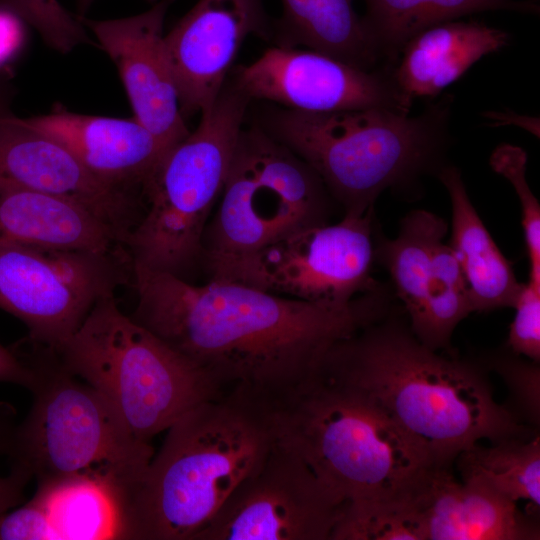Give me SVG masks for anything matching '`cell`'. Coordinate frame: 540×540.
<instances>
[{"mask_svg":"<svg viewBox=\"0 0 540 540\" xmlns=\"http://www.w3.org/2000/svg\"><path fill=\"white\" fill-rule=\"evenodd\" d=\"M137 304L130 316L205 371L224 393L273 403L310 378L338 340L376 319L379 294L335 307L238 282L195 285L132 267Z\"/></svg>","mask_w":540,"mask_h":540,"instance_id":"cell-1","label":"cell"},{"mask_svg":"<svg viewBox=\"0 0 540 540\" xmlns=\"http://www.w3.org/2000/svg\"><path fill=\"white\" fill-rule=\"evenodd\" d=\"M314 373L366 395L439 468L480 440L532 430L495 400L482 366L440 355L387 311L335 342Z\"/></svg>","mask_w":540,"mask_h":540,"instance_id":"cell-2","label":"cell"},{"mask_svg":"<svg viewBox=\"0 0 540 540\" xmlns=\"http://www.w3.org/2000/svg\"><path fill=\"white\" fill-rule=\"evenodd\" d=\"M123 501L125 539L194 540L275 441L269 404L231 391L168 429Z\"/></svg>","mask_w":540,"mask_h":540,"instance_id":"cell-3","label":"cell"},{"mask_svg":"<svg viewBox=\"0 0 540 540\" xmlns=\"http://www.w3.org/2000/svg\"><path fill=\"white\" fill-rule=\"evenodd\" d=\"M269 408L276 440L343 504L410 503L439 468L366 395L321 374Z\"/></svg>","mask_w":540,"mask_h":540,"instance_id":"cell-4","label":"cell"},{"mask_svg":"<svg viewBox=\"0 0 540 540\" xmlns=\"http://www.w3.org/2000/svg\"><path fill=\"white\" fill-rule=\"evenodd\" d=\"M452 96L416 116L384 109L327 113L269 110L261 127L303 160L345 214L373 211L388 188L435 172L448 144Z\"/></svg>","mask_w":540,"mask_h":540,"instance_id":"cell-5","label":"cell"},{"mask_svg":"<svg viewBox=\"0 0 540 540\" xmlns=\"http://www.w3.org/2000/svg\"><path fill=\"white\" fill-rule=\"evenodd\" d=\"M34 401L18 425L0 424V451L12 470L40 482L90 477L122 499L141 480L152 458L150 442L135 437L88 383L63 369L51 350L30 346Z\"/></svg>","mask_w":540,"mask_h":540,"instance_id":"cell-6","label":"cell"},{"mask_svg":"<svg viewBox=\"0 0 540 540\" xmlns=\"http://www.w3.org/2000/svg\"><path fill=\"white\" fill-rule=\"evenodd\" d=\"M51 351L145 442L191 409L225 394L195 363L125 315L115 295L99 299L78 330Z\"/></svg>","mask_w":540,"mask_h":540,"instance_id":"cell-7","label":"cell"},{"mask_svg":"<svg viewBox=\"0 0 540 540\" xmlns=\"http://www.w3.org/2000/svg\"><path fill=\"white\" fill-rule=\"evenodd\" d=\"M247 98L227 79L194 131L171 146L142 186L144 213L124 246L132 267L188 280L243 128Z\"/></svg>","mask_w":540,"mask_h":540,"instance_id":"cell-8","label":"cell"},{"mask_svg":"<svg viewBox=\"0 0 540 540\" xmlns=\"http://www.w3.org/2000/svg\"><path fill=\"white\" fill-rule=\"evenodd\" d=\"M331 199L303 160L259 125L243 127L203 234L201 266L207 270L328 223Z\"/></svg>","mask_w":540,"mask_h":540,"instance_id":"cell-9","label":"cell"},{"mask_svg":"<svg viewBox=\"0 0 540 540\" xmlns=\"http://www.w3.org/2000/svg\"><path fill=\"white\" fill-rule=\"evenodd\" d=\"M373 211L344 214L336 224L308 227L206 270L209 279L238 282L272 294L344 307L378 288Z\"/></svg>","mask_w":540,"mask_h":540,"instance_id":"cell-10","label":"cell"},{"mask_svg":"<svg viewBox=\"0 0 540 540\" xmlns=\"http://www.w3.org/2000/svg\"><path fill=\"white\" fill-rule=\"evenodd\" d=\"M132 280L128 252L0 244V309L22 321L28 340L59 348L102 297Z\"/></svg>","mask_w":540,"mask_h":540,"instance_id":"cell-11","label":"cell"},{"mask_svg":"<svg viewBox=\"0 0 540 540\" xmlns=\"http://www.w3.org/2000/svg\"><path fill=\"white\" fill-rule=\"evenodd\" d=\"M343 503L276 440L194 540H330Z\"/></svg>","mask_w":540,"mask_h":540,"instance_id":"cell-12","label":"cell"},{"mask_svg":"<svg viewBox=\"0 0 540 540\" xmlns=\"http://www.w3.org/2000/svg\"><path fill=\"white\" fill-rule=\"evenodd\" d=\"M392 67L363 69L315 50L277 45L238 67L232 81L250 100L296 111L384 109L409 114L413 102L398 88Z\"/></svg>","mask_w":540,"mask_h":540,"instance_id":"cell-13","label":"cell"},{"mask_svg":"<svg viewBox=\"0 0 540 540\" xmlns=\"http://www.w3.org/2000/svg\"><path fill=\"white\" fill-rule=\"evenodd\" d=\"M272 29L264 0H198L164 35L182 116L208 110L244 40Z\"/></svg>","mask_w":540,"mask_h":540,"instance_id":"cell-14","label":"cell"},{"mask_svg":"<svg viewBox=\"0 0 540 540\" xmlns=\"http://www.w3.org/2000/svg\"><path fill=\"white\" fill-rule=\"evenodd\" d=\"M0 183L60 197L84 207L122 239L144 213L142 196L94 176L54 139L0 114Z\"/></svg>","mask_w":540,"mask_h":540,"instance_id":"cell-15","label":"cell"},{"mask_svg":"<svg viewBox=\"0 0 540 540\" xmlns=\"http://www.w3.org/2000/svg\"><path fill=\"white\" fill-rule=\"evenodd\" d=\"M174 0L140 14L109 20L78 16L118 69L136 118L168 147L189 134L181 114L163 26Z\"/></svg>","mask_w":540,"mask_h":540,"instance_id":"cell-16","label":"cell"},{"mask_svg":"<svg viewBox=\"0 0 540 540\" xmlns=\"http://www.w3.org/2000/svg\"><path fill=\"white\" fill-rule=\"evenodd\" d=\"M20 121L59 142L100 180L140 195L144 182L170 148L134 117L85 115L59 107Z\"/></svg>","mask_w":540,"mask_h":540,"instance_id":"cell-17","label":"cell"},{"mask_svg":"<svg viewBox=\"0 0 540 540\" xmlns=\"http://www.w3.org/2000/svg\"><path fill=\"white\" fill-rule=\"evenodd\" d=\"M422 540H535L539 527L517 503L438 468L413 501Z\"/></svg>","mask_w":540,"mask_h":540,"instance_id":"cell-18","label":"cell"},{"mask_svg":"<svg viewBox=\"0 0 540 540\" xmlns=\"http://www.w3.org/2000/svg\"><path fill=\"white\" fill-rule=\"evenodd\" d=\"M511 35L476 20H451L410 38L392 67L400 91L413 102L434 99L486 55L508 46Z\"/></svg>","mask_w":540,"mask_h":540,"instance_id":"cell-19","label":"cell"},{"mask_svg":"<svg viewBox=\"0 0 540 540\" xmlns=\"http://www.w3.org/2000/svg\"><path fill=\"white\" fill-rule=\"evenodd\" d=\"M0 244L126 252L117 233L79 204L5 183H0Z\"/></svg>","mask_w":540,"mask_h":540,"instance_id":"cell-20","label":"cell"},{"mask_svg":"<svg viewBox=\"0 0 540 540\" xmlns=\"http://www.w3.org/2000/svg\"><path fill=\"white\" fill-rule=\"evenodd\" d=\"M438 177L452 206L451 248L461 267L472 312L513 307L523 283L516 279L471 203L460 170L442 165Z\"/></svg>","mask_w":540,"mask_h":540,"instance_id":"cell-21","label":"cell"},{"mask_svg":"<svg viewBox=\"0 0 540 540\" xmlns=\"http://www.w3.org/2000/svg\"><path fill=\"white\" fill-rule=\"evenodd\" d=\"M355 0H281L279 46L302 45L363 69L386 66L354 8Z\"/></svg>","mask_w":540,"mask_h":540,"instance_id":"cell-22","label":"cell"},{"mask_svg":"<svg viewBox=\"0 0 540 540\" xmlns=\"http://www.w3.org/2000/svg\"><path fill=\"white\" fill-rule=\"evenodd\" d=\"M364 27L384 64L394 66L405 43L439 23L485 11L538 14L532 0H364Z\"/></svg>","mask_w":540,"mask_h":540,"instance_id":"cell-23","label":"cell"},{"mask_svg":"<svg viewBox=\"0 0 540 540\" xmlns=\"http://www.w3.org/2000/svg\"><path fill=\"white\" fill-rule=\"evenodd\" d=\"M38 484L33 498L46 512L57 539H125L123 499L113 487L81 476Z\"/></svg>","mask_w":540,"mask_h":540,"instance_id":"cell-24","label":"cell"},{"mask_svg":"<svg viewBox=\"0 0 540 540\" xmlns=\"http://www.w3.org/2000/svg\"><path fill=\"white\" fill-rule=\"evenodd\" d=\"M463 481L479 482L517 503L540 507V438L509 437L489 446L477 443L456 458Z\"/></svg>","mask_w":540,"mask_h":540,"instance_id":"cell-25","label":"cell"},{"mask_svg":"<svg viewBox=\"0 0 540 540\" xmlns=\"http://www.w3.org/2000/svg\"><path fill=\"white\" fill-rule=\"evenodd\" d=\"M446 233L447 225L442 218L425 210H414L403 218L394 239H383L374 247L375 258L389 272L409 318L419 307L436 249Z\"/></svg>","mask_w":540,"mask_h":540,"instance_id":"cell-26","label":"cell"},{"mask_svg":"<svg viewBox=\"0 0 540 540\" xmlns=\"http://www.w3.org/2000/svg\"><path fill=\"white\" fill-rule=\"evenodd\" d=\"M472 312L468 288L450 245L436 249L425 290L409 327L432 350L449 347L454 329Z\"/></svg>","mask_w":540,"mask_h":540,"instance_id":"cell-27","label":"cell"},{"mask_svg":"<svg viewBox=\"0 0 540 540\" xmlns=\"http://www.w3.org/2000/svg\"><path fill=\"white\" fill-rule=\"evenodd\" d=\"M330 540H421V535L412 503L348 502Z\"/></svg>","mask_w":540,"mask_h":540,"instance_id":"cell-28","label":"cell"},{"mask_svg":"<svg viewBox=\"0 0 540 540\" xmlns=\"http://www.w3.org/2000/svg\"><path fill=\"white\" fill-rule=\"evenodd\" d=\"M489 163L495 173L512 184L520 201L529 282L540 286V205L526 180L527 154L521 147L505 143L494 149Z\"/></svg>","mask_w":540,"mask_h":540,"instance_id":"cell-29","label":"cell"},{"mask_svg":"<svg viewBox=\"0 0 540 540\" xmlns=\"http://www.w3.org/2000/svg\"><path fill=\"white\" fill-rule=\"evenodd\" d=\"M0 6L33 27L53 49L68 53L89 42L84 25L58 0H0Z\"/></svg>","mask_w":540,"mask_h":540,"instance_id":"cell-30","label":"cell"},{"mask_svg":"<svg viewBox=\"0 0 540 540\" xmlns=\"http://www.w3.org/2000/svg\"><path fill=\"white\" fill-rule=\"evenodd\" d=\"M512 354H494L486 365L505 381L511 395L507 408L519 420L538 427L540 423V368L539 363L526 361Z\"/></svg>","mask_w":540,"mask_h":540,"instance_id":"cell-31","label":"cell"},{"mask_svg":"<svg viewBox=\"0 0 540 540\" xmlns=\"http://www.w3.org/2000/svg\"><path fill=\"white\" fill-rule=\"evenodd\" d=\"M515 317L510 325V350L534 362L540 361V286L523 283L513 305Z\"/></svg>","mask_w":540,"mask_h":540,"instance_id":"cell-32","label":"cell"},{"mask_svg":"<svg viewBox=\"0 0 540 540\" xmlns=\"http://www.w3.org/2000/svg\"><path fill=\"white\" fill-rule=\"evenodd\" d=\"M57 539L42 506L32 498L19 508L0 513V540Z\"/></svg>","mask_w":540,"mask_h":540,"instance_id":"cell-33","label":"cell"},{"mask_svg":"<svg viewBox=\"0 0 540 540\" xmlns=\"http://www.w3.org/2000/svg\"><path fill=\"white\" fill-rule=\"evenodd\" d=\"M34 379V370L16 347L14 345L6 347L0 343V382L30 389Z\"/></svg>","mask_w":540,"mask_h":540,"instance_id":"cell-34","label":"cell"},{"mask_svg":"<svg viewBox=\"0 0 540 540\" xmlns=\"http://www.w3.org/2000/svg\"><path fill=\"white\" fill-rule=\"evenodd\" d=\"M20 22L17 16L0 6V70L19 46Z\"/></svg>","mask_w":540,"mask_h":540,"instance_id":"cell-35","label":"cell"},{"mask_svg":"<svg viewBox=\"0 0 540 540\" xmlns=\"http://www.w3.org/2000/svg\"><path fill=\"white\" fill-rule=\"evenodd\" d=\"M31 478L12 470L9 475H0V513L6 512L23 499V490Z\"/></svg>","mask_w":540,"mask_h":540,"instance_id":"cell-36","label":"cell"},{"mask_svg":"<svg viewBox=\"0 0 540 540\" xmlns=\"http://www.w3.org/2000/svg\"><path fill=\"white\" fill-rule=\"evenodd\" d=\"M11 91L4 81L0 82V114L11 112L10 110Z\"/></svg>","mask_w":540,"mask_h":540,"instance_id":"cell-37","label":"cell"},{"mask_svg":"<svg viewBox=\"0 0 540 540\" xmlns=\"http://www.w3.org/2000/svg\"><path fill=\"white\" fill-rule=\"evenodd\" d=\"M94 1L95 0H76L77 7H78V10L81 13V15H83L84 12H86V10L91 6V4ZM146 1L151 2V3H155L156 0H146Z\"/></svg>","mask_w":540,"mask_h":540,"instance_id":"cell-38","label":"cell"}]
</instances>
